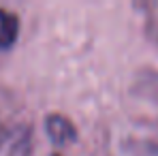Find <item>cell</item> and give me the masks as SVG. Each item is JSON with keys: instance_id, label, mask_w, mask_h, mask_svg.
<instances>
[{"instance_id": "obj_1", "label": "cell", "mask_w": 158, "mask_h": 156, "mask_svg": "<svg viewBox=\"0 0 158 156\" xmlns=\"http://www.w3.org/2000/svg\"><path fill=\"white\" fill-rule=\"evenodd\" d=\"M45 129H47V135L52 137V141L58 143V145H64V143L75 141V135H77L73 122H71L69 118H64V116H58V113L47 116Z\"/></svg>"}, {"instance_id": "obj_2", "label": "cell", "mask_w": 158, "mask_h": 156, "mask_svg": "<svg viewBox=\"0 0 158 156\" xmlns=\"http://www.w3.org/2000/svg\"><path fill=\"white\" fill-rule=\"evenodd\" d=\"M19 32V19L15 13L0 9V49H9Z\"/></svg>"}, {"instance_id": "obj_3", "label": "cell", "mask_w": 158, "mask_h": 156, "mask_svg": "<svg viewBox=\"0 0 158 156\" xmlns=\"http://www.w3.org/2000/svg\"><path fill=\"white\" fill-rule=\"evenodd\" d=\"M0 139H2V126H0Z\"/></svg>"}]
</instances>
